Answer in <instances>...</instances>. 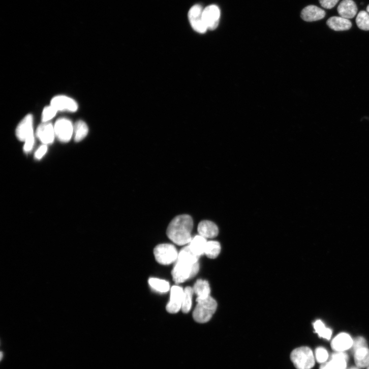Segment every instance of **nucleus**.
Returning <instances> with one entry per match:
<instances>
[{
    "label": "nucleus",
    "instance_id": "f257e3e1",
    "mask_svg": "<svg viewBox=\"0 0 369 369\" xmlns=\"http://www.w3.org/2000/svg\"><path fill=\"white\" fill-rule=\"evenodd\" d=\"M199 258L192 252L189 245L183 248L178 253L172 271L174 282L179 284L195 277L200 269Z\"/></svg>",
    "mask_w": 369,
    "mask_h": 369
},
{
    "label": "nucleus",
    "instance_id": "f03ea898",
    "mask_svg": "<svg viewBox=\"0 0 369 369\" xmlns=\"http://www.w3.org/2000/svg\"><path fill=\"white\" fill-rule=\"evenodd\" d=\"M193 227L194 222L191 216L188 214L178 216L169 224L167 229V236L177 245H186L192 240Z\"/></svg>",
    "mask_w": 369,
    "mask_h": 369
},
{
    "label": "nucleus",
    "instance_id": "7ed1b4c3",
    "mask_svg": "<svg viewBox=\"0 0 369 369\" xmlns=\"http://www.w3.org/2000/svg\"><path fill=\"white\" fill-rule=\"evenodd\" d=\"M193 313L195 321L199 323H206L209 321L217 309V302L212 297L197 301Z\"/></svg>",
    "mask_w": 369,
    "mask_h": 369
},
{
    "label": "nucleus",
    "instance_id": "20e7f679",
    "mask_svg": "<svg viewBox=\"0 0 369 369\" xmlns=\"http://www.w3.org/2000/svg\"><path fill=\"white\" fill-rule=\"evenodd\" d=\"M290 358L297 369H311L315 364L314 353L308 347H301L294 349L291 353Z\"/></svg>",
    "mask_w": 369,
    "mask_h": 369
},
{
    "label": "nucleus",
    "instance_id": "39448f33",
    "mask_svg": "<svg viewBox=\"0 0 369 369\" xmlns=\"http://www.w3.org/2000/svg\"><path fill=\"white\" fill-rule=\"evenodd\" d=\"M156 261L163 265H170L177 260L178 254L174 246L163 243L156 246L153 251Z\"/></svg>",
    "mask_w": 369,
    "mask_h": 369
},
{
    "label": "nucleus",
    "instance_id": "423d86ee",
    "mask_svg": "<svg viewBox=\"0 0 369 369\" xmlns=\"http://www.w3.org/2000/svg\"><path fill=\"white\" fill-rule=\"evenodd\" d=\"M74 129L72 122L67 118L58 119L54 125L55 137L63 143L71 141L74 135Z\"/></svg>",
    "mask_w": 369,
    "mask_h": 369
},
{
    "label": "nucleus",
    "instance_id": "0eeeda50",
    "mask_svg": "<svg viewBox=\"0 0 369 369\" xmlns=\"http://www.w3.org/2000/svg\"><path fill=\"white\" fill-rule=\"evenodd\" d=\"M203 10L202 6L197 5L191 9L189 13V18L193 28L200 34H204L208 30L203 20Z\"/></svg>",
    "mask_w": 369,
    "mask_h": 369
},
{
    "label": "nucleus",
    "instance_id": "6e6552de",
    "mask_svg": "<svg viewBox=\"0 0 369 369\" xmlns=\"http://www.w3.org/2000/svg\"><path fill=\"white\" fill-rule=\"evenodd\" d=\"M183 290L179 286H173L171 289L170 299L166 305V311L172 314L177 313L181 309Z\"/></svg>",
    "mask_w": 369,
    "mask_h": 369
},
{
    "label": "nucleus",
    "instance_id": "1a4fd4ad",
    "mask_svg": "<svg viewBox=\"0 0 369 369\" xmlns=\"http://www.w3.org/2000/svg\"><path fill=\"white\" fill-rule=\"evenodd\" d=\"M50 105L57 111L76 112L78 109L77 102L71 98L66 96H57L52 98Z\"/></svg>",
    "mask_w": 369,
    "mask_h": 369
},
{
    "label": "nucleus",
    "instance_id": "9d476101",
    "mask_svg": "<svg viewBox=\"0 0 369 369\" xmlns=\"http://www.w3.org/2000/svg\"><path fill=\"white\" fill-rule=\"evenodd\" d=\"M202 17L208 29L214 30L219 23L220 10L217 6H208L204 9Z\"/></svg>",
    "mask_w": 369,
    "mask_h": 369
},
{
    "label": "nucleus",
    "instance_id": "9b49d317",
    "mask_svg": "<svg viewBox=\"0 0 369 369\" xmlns=\"http://www.w3.org/2000/svg\"><path fill=\"white\" fill-rule=\"evenodd\" d=\"M34 118L32 114L26 115L20 121L16 130V136L21 141L26 140L34 134L33 130Z\"/></svg>",
    "mask_w": 369,
    "mask_h": 369
},
{
    "label": "nucleus",
    "instance_id": "f8f14e48",
    "mask_svg": "<svg viewBox=\"0 0 369 369\" xmlns=\"http://www.w3.org/2000/svg\"><path fill=\"white\" fill-rule=\"evenodd\" d=\"M36 135L44 145L51 144L55 137L54 126L48 122H43L39 126Z\"/></svg>",
    "mask_w": 369,
    "mask_h": 369
},
{
    "label": "nucleus",
    "instance_id": "ddd939ff",
    "mask_svg": "<svg viewBox=\"0 0 369 369\" xmlns=\"http://www.w3.org/2000/svg\"><path fill=\"white\" fill-rule=\"evenodd\" d=\"M301 19L306 22H311L321 20L326 16V12L316 6H309L301 12Z\"/></svg>",
    "mask_w": 369,
    "mask_h": 369
},
{
    "label": "nucleus",
    "instance_id": "4468645a",
    "mask_svg": "<svg viewBox=\"0 0 369 369\" xmlns=\"http://www.w3.org/2000/svg\"><path fill=\"white\" fill-rule=\"evenodd\" d=\"M357 11V6L353 0H343L337 8L340 17L349 20L354 18Z\"/></svg>",
    "mask_w": 369,
    "mask_h": 369
},
{
    "label": "nucleus",
    "instance_id": "2eb2a0df",
    "mask_svg": "<svg viewBox=\"0 0 369 369\" xmlns=\"http://www.w3.org/2000/svg\"><path fill=\"white\" fill-rule=\"evenodd\" d=\"M353 343L352 339L348 334L342 333L333 340L331 347L335 351L344 352L351 348Z\"/></svg>",
    "mask_w": 369,
    "mask_h": 369
},
{
    "label": "nucleus",
    "instance_id": "dca6fc26",
    "mask_svg": "<svg viewBox=\"0 0 369 369\" xmlns=\"http://www.w3.org/2000/svg\"><path fill=\"white\" fill-rule=\"evenodd\" d=\"M199 235L205 238H212L218 236L219 229L213 222L209 221L201 222L198 228Z\"/></svg>",
    "mask_w": 369,
    "mask_h": 369
},
{
    "label": "nucleus",
    "instance_id": "f3484780",
    "mask_svg": "<svg viewBox=\"0 0 369 369\" xmlns=\"http://www.w3.org/2000/svg\"><path fill=\"white\" fill-rule=\"evenodd\" d=\"M327 25L331 29L336 32L348 30L352 27V22L342 17L334 16L327 21Z\"/></svg>",
    "mask_w": 369,
    "mask_h": 369
},
{
    "label": "nucleus",
    "instance_id": "a211bd4d",
    "mask_svg": "<svg viewBox=\"0 0 369 369\" xmlns=\"http://www.w3.org/2000/svg\"><path fill=\"white\" fill-rule=\"evenodd\" d=\"M207 240L206 238L200 235L193 237L189 246L192 252L196 255L200 257L205 255Z\"/></svg>",
    "mask_w": 369,
    "mask_h": 369
},
{
    "label": "nucleus",
    "instance_id": "6ab92c4d",
    "mask_svg": "<svg viewBox=\"0 0 369 369\" xmlns=\"http://www.w3.org/2000/svg\"><path fill=\"white\" fill-rule=\"evenodd\" d=\"M193 290L198 296L196 301L203 300L209 297L210 294V288L209 283L204 280H199L195 283Z\"/></svg>",
    "mask_w": 369,
    "mask_h": 369
},
{
    "label": "nucleus",
    "instance_id": "aec40b11",
    "mask_svg": "<svg viewBox=\"0 0 369 369\" xmlns=\"http://www.w3.org/2000/svg\"><path fill=\"white\" fill-rule=\"evenodd\" d=\"M354 355L355 362L358 367L369 366V349L367 347L358 350Z\"/></svg>",
    "mask_w": 369,
    "mask_h": 369
},
{
    "label": "nucleus",
    "instance_id": "412c9836",
    "mask_svg": "<svg viewBox=\"0 0 369 369\" xmlns=\"http://www.w3.org/2000/svg\"><path fill=\"white\" fill-rule=\"evenodd\" d=\"M89 132L86 123L82 120L77 121L74 125V135L76 142L82 141L87 136Z\"/></svg>",
    "mask_w": 369,
    "mask_h": 369
},
{
    "label": "nucleus",
    "instance_id": "4be33fe9",
    "mask_svg": "<svg viewBox=\"0 0 369 369\" xmlns=\"http://www.w3.org/2000/svg\"><path fill=\"white\" fill-rule=\"evenodd\" d=\"M194 293L193 288L191 287H187L184 289L181 309L183 314H188L190 312L192 309V298Z\"/></svg>",
    "mask_w": 369,
    "mask_h": 369
},
{
    "label": "nucleus",
    "instance_id": "5701e85b",
    "mask_svg": "<svg viewBox=\"0 0 369 369\" xmlns=\"http://www.w3.org/2000/svg\"><path fill=\"white\" fill-rule=\"evenodd\" d=\"M221 250L220 243L217 241H208L206 246L205 255L211 259H216L220 254Z\"/></svg>",
    "mask_w": 369,
    "mask_h": 369
},
{
    "label": "nucleus",
    "instance_id": "b1692460",
    "mask_svg": "<svg viewBox=\"0 0 369 369\" xmlns=\"http://www.w3.org/2000/svg\"><path fill=\"white\" fill-rule=\"evenodd\" d=\"M148 282L150 287L158 292L165 293L169 290V283L165 280L157 278H150Z\"/></svg>",
    "mask_w": 369,
    "mask_h": 369
},
{
    "label": "nucleus",
    "instance_id": "393cba45",
    "mask_svg": "<svg viewBox=\"0 0 369 369\" xmlns=\"http://www.w3.org/2000/svg\"><path fill=\"white\" fill-rule=\"evenodd\" d=\"M314 329L320 337L329 340L332 335V330L326 327L324 324L321 321H317L314 324Z\"/></svg>",
    "mask_w": 369,
    "mask_h": 369
},
{
    "label": "nucleus",
    "instance_id": "a878e982",
    "mask_svg": "<svg viewBox=\"0 0 369 369\" xmlns=\"http://www.w3.org/2000/svg\"><path fill=\"white\" fill-rule=\"evenodd\" d=\"M356 23L358 27L364 31L369 30V14L365 11L360 12L356 18Z\"/></svg>",
    "mask_w": 369,
    "mask_h": 369
},
{
    "label": "nucleus",
    "instance_id": "bb28decb",
    "mask_svg": "<svg viewBox=\"0 0 369 369\" xmlns=\"http://www.w3.org/2000/svg\"><path fill=\"white\" fill-rule=\"evenodd\" d=\"M347 361L339 359H330L328 362L322 363L320 369H346Z\"/></svg>",
    "mask_w": 369,
    "mask_h": 369
},
{
    "label": "nucleus",
    "instance_id": "cd10ccee",
    "mask_svg": "<svg viewBox=\"0 0 369 369\" xmlns=\"http://www.w3.org/2000/svg\"><path fill=\"white\" fill-rule=\"evenodd\" d=\"M57 110L51 105L46 106L43 110L42 120L43 122H48L53 118L57 112Z\"/></svg>",
    "mask_w": 369,
    "mask_h": 369
},
{
    "label": "nucleus",
    "instance_id": "c85d7f7f",
    "mask_svg": "<svg viewBox=\"0 0 369 369\" xmlns=\"http://www.w3.org/2000/svg\"><path fill=\"white\" fill-rule=\"evenodd\" d=\"M329 358L328 351L323 347H319L316 350V359L320 363H323Z\"/></svg>",
    "mask_w": 369,
    "mask_h": 369
},
{
    "label": "nucleus",
    "instance_id": "c756f323",
    "mask_svg": "<svg viewBox=\"0 0 369 369\" xmlns=\"http://www.w3.org/2000/svg\"><path fill=\"white\" fill-rule=\"evenodd\" d=\"M366 347H367L365 340L362 337H358L353 341L352 352L354 353L358 350Z\"/></svg>",
    "mask_w": 369,
    "mask_h": 369
},
{
    "label": "nucleus",
    "instance_id": "7c9ffc66",
    "mask_svg": "<svg viewBox=\"0 0 369 369\" xmlns=\"http://www.w3.org/2000/svg\"><path fill=\"white\" fill-rule=\"evenodd\" d=\"M340 0H319L321 6L324 9L330 10L335 7Z\"/></svg>",
    "mask_w": 369,
    "mask_h": 369
},
{
    "label": "nucleus",
    "instance_id": "2f4dec72",
    "mask_svg": "<svg viewBox=\"0 0 369 369\" xmlns=\"http://www.w3.org/2000/svg\"><path fill=\"white\" fill-rule=\"evenodd\" d=\"M24 142V151L26 153H29L32 151L35 144L34 135L27 138Z\"/></svg>",
    "mask_w": 369,
    "mask_h": 369
},
{
    "label": "nucleus",
    "instance_id": "473e14b6",
    "mask_svg": "<svg viewBox=\"0 0 369 369\" xmlns=\"http://www.w3.org/2000/svg\"><path fill=\"white\" fill-rule=\"evenodd\" d=\"M348 354L344 352L336 351V352L332 354L330 357V359H339L346 361H348Z\"/></svg>",
    "mask_w": 369,
    "mask_h": 369
},
{
    "label": "nucleus",
    "instance_id": "72a5a7b5",
    "mask_svg": "<svg viewBox=\"0 0 369 369\" xmlns=\"http://www.w3.org/2000/svg\"><path fill=\"white\" fill-rule=\"evenodd\" d=\"M47 151V147L46 145L41 146L37 150L35 153V157L37 160L41 159Z\"/></svg>",
    "mask_w": 369,
    "mask_h": 369
},
{
    "label": "nucleus",
    "instance_id": "f704fd0d",
    "mask_svg": "<svg viewBox=\"0 0 369 369\" xmlns=\"http://www.w3.org/2000/svg\"><path fill=\"white\" fill-rule=\"evenodd\" d=\"M366 12L369 14V5L366 7Z\"/></svg>",
    "mask_w": 369,
    "mask_h": 369
},
{
    "label": "nucleus",
    "instance_id": "c9c22d12",
    "mask_svg": "<svg viewBox=\"0 0 369 369\" xmlns=\"http://www.w3.org/2000/svg\"><path fill=\"white\" fill-rule=\"evenodd\" d=\"M349 369H359V368L357 367H351L349 368Z\"/></svg>",
    "mask_w": 369,
    "mask_h": 369
},
{
    "label": "nucleus",
    "instance_id": "e433bc0d",
    "mask_svg": "<svg viewBox=\"0 0 369 369\" xmlns=\"http://www.w3.org/2000/svg\"><path fill=\"white\" fill-rule=\"evenodd\" d=\"M367 369H369V366H368V367H367Z\"/></svg>",
    "mask_w": 369,
    "mask_h": 369
}]
</instances>
